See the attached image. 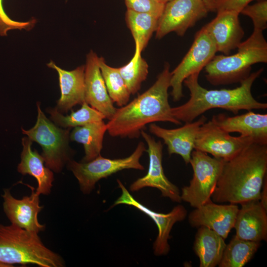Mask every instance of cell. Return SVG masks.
I'll list each match as a JSON object with an SVG mask.
<instances>
[{"instance_id":"83f0119b","label":"cell","mask_w":267,"mask_h":267,"mask_svg":"<svg viewBox=\"0 0 267 267\" xmlns=\"http://www.w3.org/2000/svg\"><path fill=\"white\" fill-rule=\"evenodd\" d=\"M98 64L108 94L112 102L119 107L127 104L131 94L118 68L108 65L102 57H99Z\"/></svg>"},{"instance_id":"f546056e","label":"cell","mask_w":267,"mask_h":267,"mask_svg":"<svg viewBox=\"0 0 267 267\" xmlns=\"http://www.w3.org/2000/svg\"><path fill=\"white\" fill-rule=\"evenodd\" d=\"M240 13L249 17L252 20L254 29L263 31L267 27V0H259L252 5H247Z\"/></svg>"},{"instance_id":"836d02e7","label":"cell","mask_w":267,"mask_h":267,"mask_svg":"<svg viewBox=\"0 0 267 267\" xmlns=\"http://www.w3.org/2000/svg\"><path fill=\"white\" fill-rule=\"evenodd\" d=\"M267 177L266 179L265 178L263 182V190H261L260 199L259 200L260 203L262 206L267 210Z\"/></svg>"},{"instance_id":"f1b7e54d","label":"cell","mask_w":267,"mask_h":267,"mask_svg":"<svg viewBox=\"0 0 267 267\" xmlns=\"http://www.w3.org/2000/svg\"><path fill=\"white\" fill-rule=\"evenodd\" d=\"M132 59L126 65L118 68L131 94L137 93L141 88L148 73V65L141 57L139 47L135 45Z\"/></svg>"},{"instance_id":"8fae6325","label":"cell","mask_w":267,"mask_h":267,"mask_svg":"<svg viewBox=\"0 0 267 267\" xmlns=\"http://www.w3.org/2000/svg\"><path fill=\"white\" fill-rule=\"evenodd\" d=\"M253 142L255 140L250 137L230 135L211 120L200 127L194 149L227 160Z\"/></svg>"},{"instance_id":"7402d4cb","label":"cell","mask_w":267,"mask_h":267,"mask_svg":"<svg viewBox=\"0 0 267 267\" xmlns=\"http://www.w3.org/2000/svg\"><path fill=\"white\" fill-rule=\"evenodd\" d=\"M32 142L28 136L22 138L23 149L17 171L23 175L28 174L36 179L38 187L35 192L37 194L48 195L54 180L53 173L44 165V161L42 155L36 150H32Z\"/></svg>"},{"instance_id":"5b68a950","label":"cell","mask_w":267,"mask_h":267,"mask_svg":"<svg viewBox=\"0 0 267 267\" xmlns=\"http://www.w3.org/2000/svg\"><path fill=\"white\" fill-rule=\"evenodd\" d=\"M34 264L41 267H62V258L47 248L38 233L14 224L0 223V267Z\"/></svg>"},{"instance_id":"1f68e13d","label":"cell","mask_w":267,"mask_h":267,"mask_svg":"<svg viewBox=\"0 0 267 267\" xmlns=\"http://www.w3.org/2000/svg\"><path fill=\"white\" fill-rule=\"evenodd\" d=\"M36 20L32 18L26 22L17 21L11 19L4 11L2 0H0V36H5L7 32L12 30H30L36 23Z\"/></svg>"},{"instance_id":"ac0fdd59","label":"cell","mask_w":267,"mask_h":267,"mask_svg":"<svg viewBox=\"0 0 267 267\" xmlns=\"http://www.w3.org/2000/svg\"><path fill=\"white\" fill-rule=\"evenodd\" d=\"M239 13L233 11L217 12V15L204 26L212 39L217 52L225 55L238 47L244 32L238 18Z\"/></svg>"},{"instance_id":"30bf717a","label":"cell","mask_w":267,"mask_h":267,"mask_svg":"<svg viewBox=\"0 0 267 267\" xmlns=\"http://www.w3.org/2000/svg\"><path fill=\"white\" fill-rule=\"evenodd\" d=\"M208 12L202 0H171L158 19L155 37L161 39L172 32L182 36Z\"/></svg>"},{"instance_id":"ffe728a7","label":"cell","mask_w":267,"mask_h":267,"mask_svg":"<svg viewBox=\"0 0 267 267\" xmlns=\"http://www.w3.org/2000/svg\"><path fill=\"white\" fill-rule=\"evenodd\" d=\"M228 133L237 132L242 136L250 137L255 142L267 144V114L249 111L233 117L224 114L214 115L211 120Z\"/></svg>"},{"instance_id":"cb8c5ba5","label":"cell","mask_w":267,"mask_h":267,"mask_svg":"<svg viewBox=\"0 0 267 267\" xmlns=\"http://www.w3.org/2000/svg\"><path fill=\"white\" fill-rule=\"evenodd\" d=\"M107 131L103 120L75 127L70 133V139L84 145L85 156L82 162H87L100 155L104 134Z\"/></svg>"},{"instance_id":"d6a6232c","label":"cell","mask_w":267,"mask_h":267,"mask_svg":"<svg viewBox=\"0 0 267 267\" xmlns=\"http://www.w3.org/2000/svg\"><path fill=\"white\" fill-rule=\"evenodd\" d=\"M254 0H216L215 11H233L240 13L241 10Z\"/></svg>"},{"instance_id":"4dcf8cb0","label":"cell","mask_w":267,"mask_h":267,"mask_svg":"<svg viewBox=\"0 0 267 267\" xmlns=\"http://www.w3.org/2000/svg\"><path fill=\"white\" fill-rule=\"evenodd\" d=\"M127 10L151 14L158 18L162 15L165 4L155 0H125Z\"/></svg>"},{"instance_id":"e575fe53","label":"cell","mask_w":267,"mask_h":267,"mask_svg":"<svg viewBox=\"0 0 267 267\" xmlns=\"http://www.w3.org/2000/svg\"><path fill=\"white\" fill-rule=\"evenodd\" d=\"M215 0H202L208 12H215Z\"/></svg>"},{"instance_id":"7c38bea8","label":"cell","mask_w":267,"mask_h":267,"mask_svg":"<svg viewBox=\"0 0 267 267\" xmlns=\"http://www.w3.org/2000/svg\"><path fill=\"white\" fill-rule=\"evenodd\" d=\"M140 135L147 143L146 152L149 156V167L144 177L133 182L130 186L131 191H137L144 187L156 188L163 196L169 198L173 202L181 201L178 188L172 183L165 176L162 166L163 145L161 141L155 138L142 130Z\"/></svg>"},{"instance_id":"ba28073f","label":"cell","mask_w":267,"mask_h":267,"mask_svg":"<svg viewBox=\"0 0 267 267\" xmlns=\"http://www.w3.org/2000/svg\"><path fill=\"white\" fill-rule=\"evenodd\" d=\"M193 177L188 186L181 189V201L197 208L211 199L222 167L223 160L209 156L207 153L192 151L189 162Z\"/></svg>"},{"instance_id":"d590c367","label":"cell","mask_w":267,"mask_h":267,"mask_svg":"<svg viewBox=\"0 0 267 267\" xmlns=\"http://www.w3.org/2000/svg\"><path fill=\"white\" fill-rule=\"evenodd\" d=\"M155 0L158 2L164 3V4H166L167 2H169L171 0Z\"/></svg>"},{"instance_id":"5bb4252c","label":"cell","mask_w":267,"mask_h":267,"mask_svg":"<svg viewBox=\"0 0 267 267\" xmlns=\"http://www.w3.org/2000/svg\"><path fill=\"white\" fill-rule=\"evenodd\" d=\"M29 186L32 194L21 199L14 198L9 189H4L1 195L3 209L11 224L38 233L45 229V225L41 224L38 219L44 207L40 205L39 195L36 193L34 187Z\"/></svg>"},{"instance_id":"4316f807","label":"cell","mask_w":267,"mask_h":267,"mask_svg":"<svg viewBox=\"0 0 267 267\" xmlns=\"http://www.w3.org/2000/svg\"><path fill=\"white\" fill-rule=\"evenodd\" d=\"M51 120L57 126L63 128H75L86 124L100 121L105 119V116L84 102L82 107L76 111L71 109L69 115L64 116L56 108H49L46 110Z\"/></svg>"},{"instance_id":"d6986e66","label":"cell","mask_w":267,"mask_h":267,"mask_svg":"<svg viewBox=\"0 0 267 267\" xmlns=\"http://www.w3.org/2000/svg\"><path fill=\"white\" fill-rule=\"evenodd\" d=\"M234 228L238 238L260 242L267 241V210L259 200H251L240 204Z\"/></svg>"},{"instance_id":"52a82bcc","label":"cell","mask_w":267,"mask_h":267,"mask_svg":"<svg viewBox=\"0 0 267 267\" xmlns=\"http://www.w3.org/2000/svg\"><path fill=\"white\" fill-rule=\"evenodd\" d=\"M146 151L145 144L140 141L128 157L111 159L100 155L87 162H77L71 159L67 163V166L77 179L81 191L89 194L94 188L96 183L102 178L125 169L144 170L139 160Z\"/></svg>"},{"instance_id":"9c48e42d","label":"cell","mask_w":267,"mask_h":267,"mask_svg":"<svg viewBox=\"0 0 267 267\" xmlns=\"http://www.w3.org/2000/svg\"><path fill=\"white\" fill-rule=\"evenodd\" d=\"M217 52L210 35L203 27L196 34L188 51L180 63L171 72L170 87L173 101L177 102L183 97L182 83L192 74L200 73Z\"/></svg>"},{"instance_id":"2e32d148","label":"cell","mask_w":267,"mask_h":267,"mask_svg":"<svg viewBox=\"0 0 267 267\" xmlns=\"http://www.w3.org/2000/svg\"><path fill=\"white\" fill-rule=\"evenodd\" d=\"M99 57L92 50L87 55L85 66V99L92 108L110 120L116 111L108 94L98 64Z\"/></svg>"},{"instance_id":"d4e9b609","label":"cell","mask_w":267,"mask_h":267,"mask_svg":"<svg viewBox=\"0 0 267 267\" xmlns=\"http://www.w3.org/2000/svg\"><path fill=\"white\" fill-rule=\"evenodd\" d=\"M260 245L259 242L243 240L234 235L226 245L218 266L242 267L253 257Z\"/></svg>"},{"instance_id":"4fadbf2b","label":"cell","mask_w":267,"mask_h":267,"mask_svg":"<svg viewBox=\"0 0 267 267\" xmlns=\"http://www.w3.org/2000/svg\"><path fill=\"white\" fill-rule=\"evenodd\" d=\"M117 181L122 193L112 207L120 204L132 206L150 217L155 222L158 229V235L153 245L154 254L156 256L167 254L170 249L168 240L171 229L175 223L185 219L187 215L186 209L182 205H178L169 213H157L135 200L119 179H117Z\"/></svg>"},{"instance_id":"3957f363","label":"cell","mask_w":267,"mask_h":267,"mask_svg":"<svg viewBox=\"0 0 267 267\" xmlns=\"http://www.w3.org/2000/svg\"><path fill=\"white\" fill-rule=\"evenodd\" d=\"M263 71L262 68L250 74L233 89H207L198 83L199 73L192 74L183 82L189 90V99L181 105L171 107V113L179 121L188 123L213 108L224 109L234 114L241 110H265L267 104L256 100L251 93L253 83Z\"/></svg>"},{"instance_id":"277c9868","label":"cell","mask_w":267,"mask_h":267,"mask_svg":"<svg viewBox=\"0 0 267 267\" xmlns=\"http://www.w3.org/2000/svg\"><path fill=\"white\" fill-rule=\"evenodd\" d=\"M233 55H215L204 67L207 80L214 86L240 82L249 75L251 66L267 62V42L263 31L254 29Z\"/></svg>"},{"instance_id":"9a60e30c","label":"cell","mask_w":267,"mask_h":267,"mask_svg":"<svg viewBox=\"0 0 267 267\" xmlns=\"http://www.w3.org/2000/svg\"><path fill=\"white\" fill-rule=\"evenodd\" d=\"M238 210L235 204H218L211 199L191 211L188 222L192 227H206L226 239L234 227Z\"/></svg>"},{"instance_id":"603a6c76","label":"cell","mask_w":267,"mask_h":267,"mask_svg":"<svg viewBox=\"0 0 267 267\" xmlns=\"http://www.w3.org/2000/svg\"><path fill=\"white\" fill-rule=\"evenodd\" d=\"M198 228L193 249L199 259V267H215L219 265L225 248L224 239L209 228Z\"/></svg>"},{"instance_id":"e0dca14e","label":"cell","mask_w":267,"mask_h":267,"mask_svg":"<svg viewBox=\"0 0 267 267\" xmlns=\"http://www.w3.org/2000/svg\"><path fill=\"white\" fill-rule=\"evenodd\" d=\"M206 120V117L202 115L196 121L185 123L184 126L174 129H165L153 123L149 125V130L151 134L163 140L170 155H179L188 164L197 133Z\"/></svg>"},{"instance_id":"6da1fadb","label":"cell","mask_w":267,"mask_h":267,"mask_svg":"<svg viewBox=\"0 0 267 267\" xmlns=\"http://www.w3.org/2000/svg\"><path fill=\"white\" fill-rule=\"evenodd\" d=\"M267 171V144L253 142L227 160L212 195L217 203L259 200Z\"/></svg>"},{"instance_id":"7a4b0ae2","label":"cell","mask_w":267,"mask_h":267,"mask_svg":"<svg viewBox=\"0 0 267 267\" xmlns=\"http://www.w3.org/2000/svg\"><path fill=\"white\" fill-rule=\"evenodd\" d=\"M171 73L166 63L154 84L146 91L125 105L116 109L107 124V132L113 137L137 138L146 125L156 122H181L171 113L168 101Z\"/></svg>"},{"instance_id":"484cf974","label":"cell","mask_w":267,"mask_h":267,"mask_svg":"<svg viewBox=\"0 0 267 267\" xmlns=\"http://www.w3.org/2000/svg\"><path fill=\"white\" fill-rule=\"evenodd\" d=\"M159 18L148 13L127 10L125 14L127 24L134 39L135 45L142 52L146 46L154 32Z\"/></svg>"},{"instance_id":"8992f818","label":"cell","mask_w":267,"mask_h":267,"mask_svg":"<svg viewBox=\"0 0 267 267\" xmlns=\"http://www.w3.org/2000/svg\"><path fill=\"white\" fill-rule=\"evenodd\" d=\"M38 116L35 126L22 132L42 148L45 165L55 173L60 172L70 160L73 152L69 145L70 128L62 129L50 121L37 103Z\"/></svg>"},{"instance_id":"44dd1931","label":"cell","mask_w":267,"mask_h":267,"mask_svg":"<svg viewBox=\"0 0 267 267\" xmlns=\"http://www.w3.org/2000/svg\"><path fill=\"white\" fill-rule=\"evenodd\" d=\"M47 66L58 73L60 97L57 101L56 109L60 113H67L77 104L82 105L85 99V66L67 71L51 61Z\"/></svg>"}]
</instances>
